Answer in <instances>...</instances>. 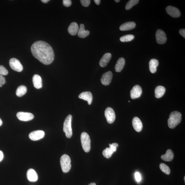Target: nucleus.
<instances>
[{"instance_id": "nucleus-1", "label": "nucleus", "mask_w": 185, "mask_h": 185, "mask_svg": "<svg viewBox=\"0 0 185 185\" xmlns=\"http://www.w3.org/2000/svg\"><path fill=\"white\" fill-rule=\"evenodd\" d=\"M31 51L34 57L44 65H49L54 61L55 55L53 50L51 46L45 42H35L31 46Z\"/></svg>"}, {"instance_id": "nucleus-2", "label": "nucleus", "mask_w": 185, "mask_h": 185, "mask_svg": "<svg viewBox=\"0 0 185 185\" xmlns=\"http://www.w3.org/2000/svg\"><path fill=\"white\" fill-rule=\"evenodd\" d=\"M182 114L180 112L177 111L173 112L169 115L168 121L169 128L174 129L179 124L181 121Z\"/></svg>"}, {"instance_id": "nucleus-3", "label": "nucleus", "mask_w": 185, "mask_h": 185, "mask_svg": "<svg viewBox=\"0 0 185 185\" xmlns=\"http://www.w3.org/2000/svg\"><path fill=\"white\" fill-rule=\"evenodd\" d=\"M60 165L62 171L64 173L69 172L71 168V160L70 157L66 154H64L60 158Z\"/></svg>"}, {"instance_id": "nucleus-4", "label": "nucleus", "mask_w": 185, "mask_h": 185, "mask_svg": "<svg viewBox=\"0 0 185 185\" xmlns=\"http://www.w3.org/2000/svg\"><path fill=\"white\" fill-rule=\"evenodd\" d=\"M72 116L69 114L66 118L64 122L63 130L66 134V137L68 138L71 137L72 135V131L71 128V121Z\"/></svg>"}, {"instance_id": "nucleus-5", "label": "nucleus", "mask_w": 185, "mask_h": 185, "mask_svg": "<svg viewBox=\"0 0 185 185\" xmlns=\"http://www.w3.org/2000/svg\"><path fill=\"white\" fill-rule=\"evenodd\" d=\"M81 140L82 148L84 151L88 153L90 149V140L89 135L85 132L81 134Z\"/></svg>"}, {"instance_id": "nucleus-6", "label": "nucleus", "mask_w": 185, "mask_h": 185, "mask_svg": "<svg viewBox=\"0 0 185 185\" xmlns=\"http://www.w3.org/2000/svg\"><path fill=\"white\" fill-rule=\"evenodd\" d=\"M9 65L12 69L17 72H21L23 69V66L20 62L15 58H12L10 60Z\"/></svg>"}, {"instance_id": "nucleus-7", "label": "nucleus", "mask_w": 185, "mask_h": 185, "mask_svg": "<svg viewBox=\"0 0 185 185\" xmlns=\"http://www.w3.org/2000/svg\"><path fill=\"white\" fill-rule=\"evenodd\" d=\"M105 115L108 123H113L115 120L116 115L115 112L112 108L111 107L107 108L105 112Z\"/></svg>"}, {"instance_id": "nucleus-8", "label": "nucleus", "mask_w": 185, "mask_h": 185, "mask_svg": "<svg viewBox=\"0 0 185 185\" xmlns=\"http://www.w3.org/2000/svg\"><path fill=\"white\" fill-rule=\"evenodd\" d=\"M17 117L21 121H28L32 120L34 118L33 114L30 112H19L17 114Z\"/></svg>"}, {"instance_id": "nucleus-9", "label": "nucleus", "mask_w": 185, "mask_h": 185, "mask_svg": "<svg viewBox=\"0 0 185 185\" xmlns=\"http://www.w3.org/2000/svg\"><path fill=\"white\" fill-rule=\"evenodd\" d=\"M156 38L157 42L160 44H165L167 40L166 34L161 29H158L156 31Z\"/></svg>"}, {"instance_id": "nucleus-10", "label": "nucleus", "mask_w": 185, "mask_h": 185, "mask_svg": "<svg viewBox=\"0 0 185 185\" xmlns=\"http://www.w3.org/2000/svg\"><path fill=\"white\" fill-rule=\"evenodd\" d=\"M45 136V132L42 130H37L32 132L29 135L30 139L36 141L43 138Z\"/></svg>"}, {"instance_id": "nucleus-11", "label": "nucleus", "mask_w": 185, "mask_h": 185, "mask_svg": "<svg viewBox=\"0 0 185 185\" xmlns=\"http://www.w3.org/2000/svg\"><path fill=\"white\" fill-rule=\"evenodd\" d=\"M166 9L167 13L172 17L178 18L180 16V12L177 8L172 6H168Z\"/></svg>"}, {"instance_id": "nucleus-12", "label": "nucleus", "mask_w": 185, "mask_h": 185, "mask_svg": "<svg viewBox=\"0 0 185 185\" xmlns=\"http://www.w3.org/2000/svg\"><path fill=\"white\" fill-rule=\"evenodd\" d=\"M142 92V88L138 85L134 86L130 92L131 97L133 99L138 98L141 96Z\"/></svg>"}, {"instance_id": "nucleus-13", "label": "nucleus", "mask_w": 185, "mask_h": 185, "mask_svg": "<svg viewBox=\"0 0 185 185\" xmlns=\"http://www.w3.org/2000/svg\"><path fill=\"white\" fill-rule=\"evenodd\" d=\"M112 72L109 71L104 73L101 78V83L104 85H108L111 83L112 78Z\"/></svg>"}, {"instance_id": "nucleus-14", "label": "nucleus", "mask_w": 185, "mask_h": 185, "mask_svg": "<svg viewBox=\"0 0 185 185\" xmlns=\"http://www.w3.org/2000/svg\"><path fill=\"white\" fill-rule=\"evenodd\" d=\"M132 125L136 131H141L143 128V124L141 120L137 117L133 118L132 120Z\"/></svg>"}, {"instance_id": "nucleus-15", "label": "nucleus", "mask_w": 185, "mask_h": 185, "mask_svg": "<svg viewBox=\"0 0 185 185\" xmlns=\"http://www.w3.org/2000/svg\"><path fill=\"white\" fill-rule=\"evenodd\" d=\"M79 97L82 100H86L88 102V104L90 105L92 103V95L91 92H82L79 96Z\"/></svg>"}, {"instance_id": "nucleus-16", "label": "nucleus", "mask_w": 185, "mask_h": 185, "mask_svg": "<svg viewBox=\"0 0 185 185\" xmlns=\"http://www.w3.org/2000/svg\"><path fill=\"white\" fill-rule=\"evenodd\" d=\"M27 177L30 181L36 182L38 180V177L37 172L32 169H30L27 172Z\"/></svg>"}, {"instance_id": "nucleus-17", "label": "nucleus", "mask_w": 185, "mask_h": 185, "mask_svg": "<svg viewBox=\"0 0 185 185\" xmlns=\"http://www.w3.org/2000/svg\"><path fill=\"white\" fill-rule=\"evenodd\" d=\"M136 26V24L134 22H128L122 24L119 29L121 31H129L134 29Z\"/></svg>"}, {"instance_id": "nucleus-18", "label": "nucleus", "mask_w": 185, "mask_h": 185, "mask_svg": "<svg viewBox=\"0 0 185 185\" xmlns=\"http://www.w3.org/2000/svg\"><path fill=\"white\" fill-rule=\"evenodd\" d=\"M112 57L111 54L107 53L104 54L100 59V65L102 67H104L107 65Z\"/></svg>"}, {"instance_id": "nucleus-19", "label": "nucleus", "mask_w": 185, "mask_h": 185, "mask_svg": "<svg viewBox=\"0 0 185 185\" xmlns=\"http://www.w3.org/2000/svg\"><path fill=\"white\" fill-rule=\"evenodd\" d=\"M79 27L78 24L75 22H73L70 24L68 28V32L71 35H75L78 33Z\"/></svg>"}, {"instance_id": "nucleus-20", "label": "nucleus", "mask_w": 185, "mask_h": 185, "mask_svg": "<svg viewBox=\"0 0 185 185\" xmlns=\"http://www.w3.org/2000/svg\"><path fill=\"white\" fill-rule=\"evenodd\" d=\"M33 82L34 87L37 89H40L42 87V78L39 75L35 74L33 77Z\"/></svg>"}, {"instance_id": "nucleus-21", "label": "nucleus", "mask_w": 185, "mask_h": 185, "mask_svg": "<svg viewBox=\"0 0 185 185\" xmlns=\"http://www.w3.org/2000/svg\"><path fill=\"white\" fill-rule=\"evenodd\" d=\"M90 32L88 30H85L83 24H81L78 31V35L80 38H84L87 37L90 34Z\"/></svg>"}, {"instance_id": "nucleus-22", "label": "nucleus", "mask_w": 185, "mask_h": 185, "mask_svg": "<svg viewBox=\"0 0 185 185\" xmlns=\"http://www.w3.org/2000/svg\"><path fill=\"white\" fill-rule=\"evenodd\" d=\"M174 154L173 152L171 150H167L166 154L161 156L162 159L165 161H171L174 158Z\"/></svg>"}, {"instance_id": "nucleus-23", "label": "nucleus", "mask_w": 185, "mask_h": 185, "mask_svg": "<svg viewBox=\"0 0 185 185\" xmlns=\"http://www.w3.org/2000/svg\"><path fill=\"white\" fill-rule=\"evenodd\" d=\"M159 65L157 60L155 59H151L149 64L150 71L152 73H155L157 71V67Z\"/></svg>"}, {"instance_id": "nucleus-24", "label": "nucleus", "mask_w": 185, "mask_h": 185, "mask_svg": "<svg viewBox=\"0 0 185 185\" xmlns=\"http://www.w3.org/2000/svg\"><path fill=\"white\" fill-rule=\"evenodd\" d=\"M166 92V88L164 86H157L155 90V96L157 98H160L164 95Z\"/></svg>"}, {"instance_id": "nucleus-25", "label": "nucleus", "mask_w": 185, "mask_h": 185, "mask_svg": "<svg viewBox=\"0 0 185 185\" xmlns=\"http://www.w3.org/2000/svg\"><path fill=\"white\" fill-rule=\"evenodd\" d=\"M125 64V60L123 58H120L117 62L115 70L117 72H120L123 69Z\"/></svg>"}, {"instance_id": "nucleus-26", "label": "nucleus", "mask_w": 185, "mask_h": 185, "mask_svg": "<svg viewBox=\"0 0 185 185\" xmlns=\"http://www.w3.org/2000/svg\"><path fill=\"white\" fill-rule=\"evenodd\" d=\"M27 92V87L24 85H21L17 88L16 94L18 97H20L25 95Z\"/></svg>"}, {"instance_id": "nucleus-27", "label": "nucleus", "mask_w": 185, "mask_h": 185, "mask_svg": "<svg viewBox=\"0 0 185 185\" xmlns=\"http://www.w3.org/2000/svg\"><path fill=\"white\" fill-rule=\"evenodd\" d=\"M114 152L110 148H106L102 152L103 156L107 158H109L112 156Z\"/></svg>"}, {"instance_id": "nucleus-28", "label": "nucleus", "mask_w": 185, "mask_h": 185, "mask_svg": "<svg viewBox=\"0 0 185 185\" xmlns=\"http://www.w3.org/2000/svg\"><path fill=\"white\" fill-rule=\"evenodd\" d=\"M134 36L131 35H124L120 38V41L122 42H130L133 40Z\"/></svg>"}, {"instance_id": "nucleus-29", "label": "nucleus", "mask_w": 185, "mask_h": 185, "mask_svg": "<svg viewBox=\"0 0 185 185\" xmlns=\"http://www.w3.org/2000/svg\"><path fill=\"white\" fill-rule=\"evenodd\" d=\"M160 170L167 174H169L170 173V170L169 167L166 165L164 163L160 164Z\"/></svg>"}, {"instance_id": "nucleus-30", "label": "nucleus", "mask_w": 185, "mask_h": 185, "mask_svg": "<svg viewBox=\"0 0 185 185\" xmlns=\"http://www.w3.org/2000/svg\"><path fill=\"white\" fill-rule=\"evenodd\" d=\"M139 1L138 0H130L126 4V9L127 10H129L137 4Z\"/></svg>"}, {"instance_id": "nucleus-31", "label": "nucleus", "mask_w": 185, "mask_h": 185, "mask_svg": "<svg viewBox=\"0 0 185 185\" xmlns=\"http://www.w3.org/2000/svg\"><path fill=\"white\" fill-rule=\"evenodd\" d=\"M8 72L6 68L3 66H0V75H7Z\"/></svg>"}, {"instance_id": "nucleus-32", "label": "nucleus", "mask_w": 185, "mask_h": 185, "mask_svg": "<svg viewBox=\"0 0 185 185\" xmlns=\"http://www.w3.org/2000/svg\"><path fill=\"white\" fill-rule=\"evenodd\" d=\"M81 3L82 6L84 7H87L89 6L90 1V0H81Z\"/></svg>"}, {"instance_id": "nucleus-33", "label": "nucleus", "mask_w": 185, "mask_h": 185, "mask_svg": "<svg viewBox=\"0 0 185 185\" xmlns=\"http://www.w3.org/2000/svg\"><path fill=\"white\" fill-rule=\"evenodd\" d=\"M72 2L70 0H63V4L66 7H69L71 6Z\"/></svg>"}, {"instance_id": "nucleus-34", "label": "nucleus", "mask_w": 185, "mask_h": 185, "mask_svg": "<svg viewBox=\"0 0 185 185\" xmlns=\"http://www.w3.org/2000/svg\"><path fill=\"white\" fill-rule=\"evenodd\" d=\"M6 82L5 78L3 76L0 75V87H1Z\"/></svg>"}, {"instance_id": "nucleus-35", "label": "nucleus", "mask_w": 185, "mask_h": 185, "mask_svg": "<svg viewBox=\"0 0 185 185\" xmlns=\"http://www.w3.org/2000/svg\"><path fill=\"white\" fill-rule=\"evenodd\" d=\"M109 147L112 149L114 152H115L117 150V148L118 146V144L117 143H114L109 144Z\"/></svg>"}, {"instance_id": "nucleus-36", "label": "nucleus", "mask_w": 185, "mask_h": 185, "mask_svg": "<svg viewBox=\"0 0 185 185\" xmlns=\"http://www.w3.org/2000/svg\"><path fill=\"white\" fill-rule=\"evenodd\" d=\"M135 179L137 181L140 182L141 180V177L140 173L138 172H136L135 174Z\"/></svg>"}, {"instance_id": "nucleus-37", "label": "nucleus", "mask_w": 185, "mask_h": 185, "mask_svg": "<svg viewBox=\"0 0 185 185\" xmlns=\"http://www.w3.org/2000/svg\"><path fill=\"white\" fill-rule=\"evenodd\" d=\"M179 33L183 37L185 38V29H182L179 30Z\"/></svg>"}, {"instance_id": "nucleus-38", "label": "nucleus", "mask_w": 185, "mask_h": 185, "mask_svg": "<svg viewBox=\"0 0 185 185\" xmlns=\"http://www.w3.org/2000/svg\"><path fill=\"white\" fill-rule=\"evenodd\" d=\"M4 158L3 153L0 150V162H1Z\"/></svg>"}, {"instance_id": "nucleus-39", "label": "nucleus", "mask_w": 185, "mask_h": 185, "mask_svg": "<svg viewBox=\"0 0 185 185\" xmlns=\"http://www.w3.org/2000/svg\"><path fill=\"white\" fill-rule=\"evenodd\" d=\"M94 1L95 2L96 4L97 5H99L100 3V0H94Z\"/></svg>"}, {"instance_id": "nucleus-40", "label": "nucleus", "mask_w": 185, "mask_h": 185, "mask_svg": "<svg viewBox=\"0 0 185 185\" xmlns=\"http://www.w3.org/2000/svg\"><path fill=\"white\" fill-rule=\"evenodd\" d=\"M49 1V0H42L41 1L42 2H43L44 3H47Z\"/></svg>"}, {"instance_id": "nucleus-41", "label": "nucleus", "mask_w": 185, "mask_h": 185, "mask_svg": "<svg viewBox=\"0 0 185 185\" xmlns=\"http://www.w3.org/2000/svg\"><path fill=\"white\" fill-rule=\"evenodd\" d=\"M3 124L2 121L1 119V118H0V126L2 125V124Z\"/></svg>"}, {"instance_id": "nucleus-42", "label": "nucleus", "mask_w": 185, "mask_h": 185, "mask_svg": "<svg viewBox=\"0 0 185 185\" xmlns=\"http://www.w3.org/2000/svg\"><path fill=\"white\" fill-rule=\"evenodd\" d=\"M88 185H96L95 183H91Z\"/></svg>"}, {"instance_id": "nucleus-43", "label": "nucleus", "mask_w": 185, "mask_h": 185, "mask_svg": "<svg viewBox=\"0 0 185 185\" xmlns=\"http://www.w3.org/2000/svg\"><path fill=\"white\" fill-rule=\"evenodd\" d=\"M115 1H116V3H118L120 1L119 0H115Z\"/></svg>"}, {"instance_id": "nucleus-44", "label": "nucleus", "mask_w": 185, "mask_h": 185, "mask_svg": "<svg viewBox=\"0 0 185 185\" xmlns=\"http://www.w3.org/2000/svg\"><path fill=\"white\" fill-rule=\"evenodd\" d=\"M184 182H185V177H184Z\"/></svg>"}, {"instance_id": "nucleus-45", "label": "nucleus", "mask_w": 185, "mask_h": 185, "mask_svg": "<svg viewBox=\"0 0 185 185\" xmlns=\"http://www.w3.org/2000/svg\"><path fill=\"white\" fill-rule=\"evenodd\" d=\"M129 102H130V101H129Z\"/></svg>"}]
</instances>
